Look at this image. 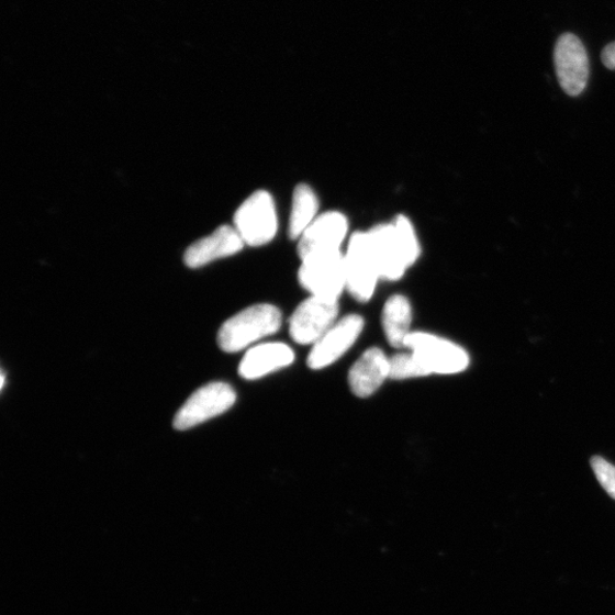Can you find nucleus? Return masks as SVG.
<instances>
[{"mask_svg":"<svg viewBox=\"0 0 615 615\" xmlns=\"http://www.w3.org/2000/svg\"><path fill=\"white\" fill-rule=\"evenodd\" d=\"M282 314L272 304H256L230 318L219 333V345L225 353L242 351L262 338L279 332Z\"/></svg>","mask_w":615,"mask_h":615,"instance_id":"1","label":"nucleus"},{"mask_svg":"<svg viewBox=\"0 0 615 615\" xmlns=\"http://www.w3.org/2000/svg\"><path fill=\"white\" fill-rule=\"evenodd\" d=\"M404 348L420 359L428 376L457 374L466 371L470 364V357L463 348L429 333L411 332Z\"/></svg>","mask_w":615,"mask_h":615,"instance_id":"2","label":"nucleus"},{"mask_svg":"<svg viewBox=\"0 0 615 615\" xmlns=\"http://www.w3.org/2000/svg\"><path fill=\"white\" fill-rule=\"evenodd\" d=\"M299 282L311 295L337 300L346 289V261L342 251L301 259Z\"/></svg>","mask_w":615,"mask_h":615,"instance_id":"3","label":"nucleus"},{"mask_svg":"<svg viewBox=\"0 0 615 615\" xmlns=\"http://www.w3.org/2000/svg\"><path fill=\"white\" fill-rule=\"evenodd\" d=\"M345 261L346 289L357 301L367 302L381 280L368 232H358L350 237Z\"/></svg>","mask_w":615,"mask_h":615,"instance_id":"4","label":"nucleus"},{"mask_svg":"<svg viewBox=\"0 0 615 615\" xmlns=\"http://www.w3.org/2000/svg\"><path fill=\"white\" fill-rule=\"evenodd\" d=\"M234 227L245 245L268 244L279 230V220L271 195L258 191L246 199L234 215Z\"/></svg>","mask_w":615,"mask_h":615,"instance_id":"5","label":"nucleus"},{"mask_svg":"<svg viewBox=\"0 0 615 615\" xmlns=\"http://www.w3.org/2000/svg\"><path fill=\"white\" fill-rule=\"evenodd\" d=\"M368 234L382 280L402 279L406 270L417 261L420 255L393 223L376 226Z\"/></svg>","mask_w":615,"mask_h":615,"instance_id":"6","label":"nucleus"},{"mask_svg":"<svg viewBox=\"0 0 615 615\" xmlns=\"http://www.w3.org/2000/svg\"><path fill=\"white\" fill-rule=\"evenodd\" d=\"M236 402V393L227 383L213 382L200 388L177 413L174 426L183 431L227 412Z\"/></svg>","mask_w":615,"mask_h":615,"instance_id":"7","label":"nucleus"},{"mask_svg":"<svg viewBox=\"0 0 615 615\" xmlns=\"http://www.w3.org/2000/svg\"><path fill=\"white\" fill-rule=\"evenodd\" d=\"M340 312L337 300L311 295L300 303L290 320V335L294 343L315 345L336 323Z\"/></svg>","mask_w":615,"mask_h":615,"instance_id":"8","label":"nucleus"},{"mask_svg":"<svg viewBox=\"0 0 615 615\" xmlns=\"http://www.w3.org/2000/svg\"><path fill=\"white\" fill-rule=\"evenodd\" d=\"M554 60L562 89L570 97H579L586 88L590 78L586 48L577 36L566 34L558 41Z\"/></svg>","mask_w":615,"mask_h":615,"instance_id":"9","label":"nucleus"},{"mask_svg":"<svg viewBox=\"0 0 615 615\" xmlns=\"http://www.w3.org/2000/svg\"><path fill=\"white\" fill-rule=\"evenodd\" d=\"M348 221L342 212H325L299 238L301 259L316 254L342 251L348 234Z\"/></svg>","mask_w":615,"mask_h":615,"instance_id":"10","label":"nucleus"},{"mask_svg":"<svg viewBox=\"0 0 615 615\" xmlns=\"http://www.w3.org/2000/svg\"><path fill=\"white\" fill-rule=\"evenodd\" d=\"M364 328L359 315H349L336 322L314 345L306 362L312 369L325 368L340 359L358 340Z\"/></svg>","mask_w":615,"mask_h":615,"instance_id":"11","label":"nucleus"},{"mask_svg":"<svg viewBox=\"0 0 615 615\" xmlns=\"http://www.w3.org/2000/svg\"><path fill=\"white\" fill-rule=\"evenodd\" d=\"M244 245L234 226L223 225L211 235L193 243L185 253L183 261L190 268H200L238 254Z\"/></svg>","mask_w":615,"mask_h":615,"instance_id":"12","label":"nucleus"},{"mask_svg":"<svg viewBox=\"0 0 615 615\" xmlns=\"http://www.w3.org/2000/svg\"><path fill=\"white\" fill-rule=\"evenodd\" d=\"M387 379H390V358L379 348L366 350L349 372L350 389L359 398L376 393Z\"/></svg>","mask_w":615,"mask_h":615,"instance_id":"13","label":"nucleus"},{"mask_svg":"<svg viewBox=\"0 0 615 615\" xmlns=\"http://www.w3.org/2000/svg\"><path fill=\"white\" fill-rule=\"evenodd\" d=\"M294 358V351L288 345H259L245 354L238 373L245 380H257L290 366Z\"/></svg>","mask_w":615,"mask_h":615,"instance_id":"14","label":"nucleus"},{"mask_svg":"<svg viewBox=\"0 0 615 615\" xmlns=\"http://www.w3.org/2000/svg\"><path fill=\"white\" fill-rule=\"evenodd\" d=\"M413 311L410 300L404 295H392L383 308L382 326L389 345L404 348L411 333Z\"/></svg>","mask_w":615,"mask_h":615,"instance_id":"15","label":"nucleus"},{"mask_svg":"<svg viewBox=\"0 0 615 615\" xmlns=\"http://www.w3.org/2000/svg\"><path fill=\"white\" fill-rule=\"evenodd\" d=\"M320 203L316 193L305 183H300L294 190L292 211L289 222V235L299 239L301 235L318 217Z\"/></svg>","mask_w":615,"mask_h":615,"instance_id":"16","label":"nucleus"},{"mask_svg":"<svg viewBox=\"0 0 615 615\" xmlns=\"http://www.w3.org/2000/svg\"><path fill=\"white\" fill-rule=\"evenodd\" d=\"M420 359L413 354H396L390 358V379L406 380L427 377Z\"/></svg>","mask_w":615,"mask_h":615,"instance_id":"17","label":"nucleus"},{"mask_svg":"<svg viewBox=\"0 0 615 615\" xmlns=\"http://www.w3.org/2000/svg\"><path fill=\"white\" fill-rule=\"evenodd\" d=\"M592 468L601 485L608 496L615 501V467L604 458L595 456L592 458Z\"/></svg>","mask_w":615,"mask_h":615,"instance_id":"18","label":"nucleus"},{"mask_svg":"<svg viewBox=\"0 0 615 615\" xmlns=\"http://www.w3.org/2000/svg\"><path fill=\"white\" fill-rule=\"evenodd\" d=\"M602 59L606 68L615 70V43H612L604 48Z\"/></svg>","mask_w":615,"mask_h":615,"instance_id":"19","label":"nucleus"},{"mask_svg":"<svg viewBox=\"0 0 615 615\" xmlns=\"http://www.w3.org/2000/svg\"><path fill=\"white\" fill-rule=\"evenodd\" d=\"M4 384H5V374L3 373V376H2V389H4Z\"/></svg>","mask_w":615,"mask_h":615,"instance_id":"20","label":"nucleus"}]
</instances>
